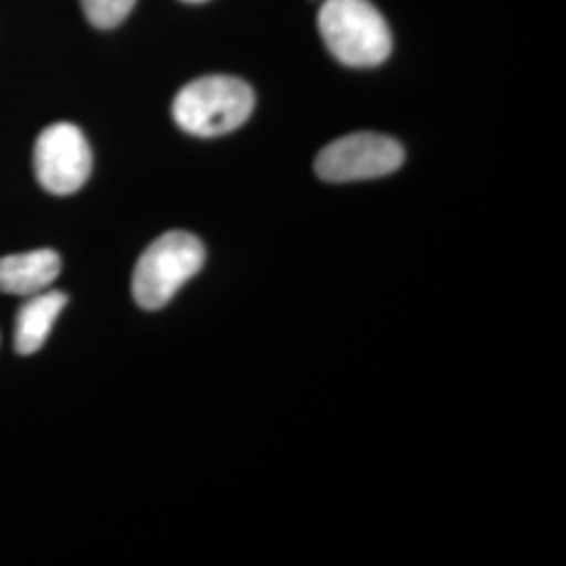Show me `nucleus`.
Here are the masks:
<instances>
[{
    "label": "nucleus",
    "instance_id": "2",
    "mask_svg": "<svg viewBox=\"0 0 566 566\" xmlns=\"http://www.w3.org/2000/svg\"><path fill=\"white\" fill-rule=\"evenodd\" d=\"M319 30L332 55L350 67H374L392 49L388 23L367 0H325Z\"/></svg>",
    "mask_w": 566,
    "mask_h": 566
},
{
    "label": "nucleus",
    "instance_id": "1",
    "mask_svg": "<svg viewBox=\"0 0 566 566\" xmlns=\"http://www.w3.org/2000/svg\"><path fill=\"white\" fill-rule=\"evenodd\" d=\"M252 88L233 76H203L185 84L172 102V118L196 137H221L250 118Z\"/></svg>",
    "mask_w": 566,
    "mask_h": 566
},
{
    "label": "nucleus",
    "instance_id": "6",
    "mask_svg": "<svg viewBox=\"0 0 566 566\" xmlns=\"http://www.w3.org/2000/svg\"><path fill=\"white\" fill-rule=\"evenodd\" d=\"M60 254L53 250H34L0 259V292L32 296L57 280Z\"/></svg>",
    "mask_w": 566,
    "mask_h": 566
},
{
    "label": "nucleus",
    "instance_id": "8",
    "mask_svg": "<svg viewBox=\"0 0 566 566\" xmlns=\"http://www.w3.org/2000/svg\"><path fill=\"white\" fill-rule=\"evenodd\" d=\"M137 0H81L84 18L99 30H112L130 15Z\"/></svg>",
    "mask_w": 566,
    "mask_h": 566
},
{
    "label": "nucleus",
    "instance_id": "5",
    "mask_svg": "<svg viewBox=\"0 0 566 566\" xmlns=\"http://www.w3.org/2000/svg\"><path fill=\"white\" fill-rule=\"evenodd\" d=\"M93 154L81 128L57 122L44 128L34 147L36 179L49 193H76L91 177Z\"/></svg>",
    "mask_w": 566,
    "mask_h": 566
},
{
    "label": "nucleus",
    "instance_id": "4",
    "mask_svg": "<svg viewBox=\"0 0 566 566\" xmlns=\"http://www.w3.org/2000/svg\"><path fill=\"white\" fill-rule=\"evenodd\" d=\"M403 160L401 143L376 133H355L324 147L315 170L327 182L367 181L395 172Z\"/></svg>",
    "mask_w": 566,
    "mask_h": 566
},
{
    "label": "nucleus",
    "instance_id": "3",
    "mask_svg": "<svg viewBox=\"0 0 566 566\" xmlns=\"http://www.w3.org/2000/svg\"><path fill=\"white\" fill-rule=\"evenodd\" d=\"M203 245L185 231L164 233L145 250L133 273V296L143 308L156 311L170 303L185 283L203 266Z\"/></svg>",
    "mask_w": 566,
    "mask_h": 566
},
{
    "label": "nucleus",
    "instance_id": "9",
    "mask_svg": "<svg viewBox=\"0 0 566 566\" xmlns=\"http://www.w3.org/2000/svg\"><path fill=\"white\" fill-rule=\"evenodd\" d=\"M185 2H206V0H185Z\"/></svg>",
    "mask_w": 566,
    "mask_h": 566
},
{
    "label": "nucleus",
    "instance_id": "7",
    "mask_svg": "<svg viewBox=\"0 0 566 566\" xmlns=\"http://www.w3.org/2000/svg\"><path fill=\"white\" fill-rule=\"evenodd\" d=\"M65 303L67 296L60 290H42L21 306L15 317V350L20 355H34L41 350Z\"/></svg>",
    "mask_w": 566,
    "mask_h": 566
}]
</instances>
